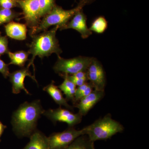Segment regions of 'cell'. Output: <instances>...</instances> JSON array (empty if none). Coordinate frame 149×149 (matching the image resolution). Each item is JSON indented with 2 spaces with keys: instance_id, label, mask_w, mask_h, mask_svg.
<instances>
[{
  "instance_id": "6da1fadb",
  "label": "cell",
  "mask_w": 149,
  "mask_h": 149,
  "mask_svg": "<svg viewBox=\"0 0 149 149\" xmlns=\"http://www.w3.org/2000/svg\"><path fill=\"white\" fill-rule=\"evenodd\" d=\"M44 111L39 100L21 104L12 117L11 124L17 136L30 137L36 130L37 121Z\"/></svg>"
},
{
  "instance_id": "7a4b0ae2",
  "label": "cell",
  "mask_w": 149,
  "mask_h": 149,
  "mask_svg": "<svg viewBox=\"0 0 149 149\" xmlns=\"http://www.w3.org/2000/svg\"><path fill=\"white\" fill-rule=\"evenodd\" d=\"M59 28L58 26H55L50 30H46L42 33L32 36V40L29 46L28 52L32 55V58L27 65L28 68L32 65L35 70L34 62L37 56L42 59L53 53H55L58 56L62 53V52L56 37Z\"/></svg>"
},
{
  "instance_id": "3957f363",
  "label": "cell",
  "mask_w": 149,
  "mask_h": 149,
  "mask_svg": "<svg viewBox=\"0 0 149 149\" xmlns=\"http://www.w3.org/2000/svg\"><path fill=\"white\" fill-rule=\"evenodd\" d=\"M86 128V135L93 142L111 139L117 133H122L124 129L123 125L113 119L110 114L99 118Z\"/></svg>"
},
{
  "instance_id": "277c9868",
  "label": "cell",
  "mask_w": 149,
  "mask_h": 149,
  "mask_svg": "<svg viewBox=\"0 0 149 149\" xmlns=\"http://www.w3.org/2000/svg\"><path fill=\"white\" fill-rule=\"evenodd\" d=\"M83 6V5L79 4L75 8L66 10L56 5L49 13L43 17L37 27L30 29L29 35L32 37L40 32L47 30L49 27L53 25L58 26L59 29H61L71 19L76 13L81 10Z\"/></svg>"
},
{
  "instance_id": "5b68a950",
  "label": "cell",
  "mask_w": 149,
  "mask_h": 149,
  "mask_svg": "<svg viewBox=\"0 0 149 149\" xmlns=\"http://www.w3.org/2000/svg\"><path fill=\"white\" fill-rule=\"evenodd\" d=\"M57 61L54 66V70L60 74L72 75L77 72L87 71L93 58L78 56L69 59L58 56Z\"/></svg>"
},
{
  "instance_id": "8992f818",
  "label": "cell",
  "mask_w": 149,
  "mask_h": 149,
  "mask_svg": "<svg viewBox=\"0 0 149 149\" xmlns=\"http://www.w3.org/2000/svg\"><path fill=\"white\" fill-rule=\"evenodd\" d=\"M86 133V127L80 130H76L74 127H68L63 132L52 133L47 137L49 149L65 148L77 138Z\"/></svg>"
},
{
  "instance_id": "52a82bcc",
  "label": "cell",
  "mask_w": 149,
  "mask_h": 149,
  "mask_svg": "<svg viewBox=\"0 0 149 149\" xmlns=\"http://www.w3.org/2000/svg\"><path fill=\"white\" fill-rule=\"evenodd\" d=\"M22 10L23 18L30 29L38 26L41 21L39 0H17Z\"/></svg>"
},
{
  "instance_id": "ba28073f",
  "label": "cell",
  "mask_w": 149,
  "mask_h": 149,
  "mask_svg": "<svg viewBox=\"0 0 149 149\" xmlns=\"http://www.w3.org/2000/svg\"><path fill=\"white\" fill-rule=\"evenodd\" d=\"M43 114L52 120L54 123L58 121L65 123L68 127H74L82 121L83 116L79 113H74L68 109L60 107L56 109L45 110Z\"/></svg>"
},
{
  "instance_id": "9c48e42d",
  "label": "cell",
  "mask_w": 149,
  "mask_h": 149,
  "mask_svg": "<svg viewBox=\"0 0 149 149\" xmlns=\"http://www.w3.org/2000/svg\"><path fill=\"white\" fill-rule=\"evenodd\" d=\"M87 77L95 90L104 91L106 84L105 73L102 65L93 58L87 70Z\"/></svg>"
},
{
  "instance_id": "30bf717a",
  "label": "cell",
  "mask_w": 149,
  "mask_h": 149,
  "mask_svg": "<svg viewBox=\"0 0 149 149\" xmlns=\"http://www.w3.org/2000/svg\"><path fill=\"white\" fill-rule=\"evenodd\" d=\"M86 17L81 10L78 11L60 30L71 29L80 33L83 39L88 38L92 34V32L87 26Z\"/></svg>"
},
{
  "instance_id": "8fae6325",
  "label": "cell",
  "mask_w": 149,
  "mask_h": 149,
  "mask_svg": "<svg viewBox=\"0 0 149 149\" xmlns=\"http://www.w3.org/2000/svg\"><path fill=\"white\" fill-rule=\"evenodd\" d=\"M29 77L37 83L34 76H32L28 68H23L10 73L8 77L12 85L13 93L15 94H19L21 91H24L26 94L30 95L25 88L24 80L26 77Z\"/></svg>"
},
{
  "instance_id": "7c38bea8",
  "label": "cell",
  "mask_w": 149,
  "mask_h": 149,
  "mask_svg": "<svg viewBox=\"0 0 149 149\" xmlns=\"http://www.w3.org/2000/svg\"><path fill=\"white\" fill-rule=\"evenodd\" d=\"M104 95V91L93 90L88 95L81 99L74 107L79 109V113L85 116L96 104L103 98Z\"/></svg>"
},
{
  "instance_id": "4fadbf2b",
  "label": "cell",
  "mask_w": 149,
  "mask_h": 149,
  "mask_svg": "<svg viewBox=\"0 0 149 149\" xmlns=\"http://www.w3.org/2000/svg\"><path fill=\"white\" fill-rule=\"evenodd\" d=\"M27 26L26 24L12 21L4 25L8 37L17 40H25L27 38Z\"/></svg>"
},
{
  "instance_id": "5bb4252c",
  "label": "cell",
  "mask_w": 149,
  "mask_h": 149,
  "mask_svg": "<svg viewBox=\"0 0 149 149\" xmlns=\"http://www.w3.org/2000/svg\"><path fill=\"white\" fill-rule=\"evenodd\" d=\"M22 149H49L47 137L36 130L30 136L29 143Z\"/></svg>"
},
{
  "instance_id": "9a60e30c",
  "label": "cell",
  "mask_w": 149,
  "mask_h": 149,
  "mask_svg": "<svg viewBox=\"0 0 149 149\" xmlns=\"http://www.w3.org/2000/svg\"><path fill=\"white\" fill-rule=\"evenodd\" d=\"M43 90L47 92L56 103L60 106H63L68 109L73 111V107L68 104L66 99L63 97L61 91L55 85L53 81L43 88Z\"/></svg>"
},
{
  "instance_id": "2e32d148",
  "label": "cell",
  "mask_w": 149,
  "mask_h": 149,
  "mask_svg": "<svg viewBox=\"0 0 149 149\" xmlns=\"http://www.w3.org/2000/svg\"><path fill=\"white\" fill-rule=\"evenodd\" d=\"M67 75L66 74H60V76L63 77L64 80L62 83L58 87L64 93L67 101L72 100L74 102L76 86L68 79Z\"/></svg>"
},
{
  "instance_id": "e0dca14e",
  "label": "cell",
  "mask_w": 149,
  "mask_h": 149,
  "mask_svg": "<svg viewBox=\"0 0 149 149\" xmlns=\"http://www.w3.org/2000/svg\"><path fill=\"white\" fill-rule=\"evenodd\" d=\"M64 149H95L94 142L89 139L86 134L77 138L68 147Z\"/></svg>"
},
{
  "instance_id": "ac0fdd59",
  "label": "cell",
  "mask_w": 149,
  "mask_h": 149,
  "mask_svg": "<svg viewBox=\"0 0 149 149\" xmlns=\"http://www.w3.org/2000/svg\"><path fill=\"white\" fill-rule=\"evenodd\" d=\"M9 58L10 59L9 65H15L21 67H23L28 61L29 54L28 52L24 51H17L15 52H9L8 53Z\"/></svg>"
},
{
  "instance_id": "d6986e66",
  "label": "cell",
  "mask_w": 149,
  "mask_h": 149,
  "mask_svg": "<svg viewBox=\"0 0 149 149\" xmlns=\"http://www.w3.org/2000/svg\"><path fill=\"white\" fill-rule=\"evenodd\" d=\"M22 15V13H21L17 12L10 9L0 7V26L13 21L14 19H17Z\"/></svg>"
},
{
  "instance_id": "ffe728a7",
  "label": "cell",
  "mask_w": 149,
  "mask_h": 149,
  "mask_svg": "<svg viewBox=\"0 0 149 149\" xmlns=\"http://www.w3.org/2000/svg\"><path fill=\"white\" fill-rule=\"evenodd\" d=\"M93 85L90 83H85L83 85L78 87L76 89L74 94V100L73 102L76 103L77 102H79L81 99L88 95L92 93L93 91Z\"/></svg>"
},
{
  "instance_id": "44dd1931",
  "label": "cell",
  "mask_w": 149,
  "mask_h": 149,
  "mask_svg": "<svg viewBox=\"0 0 149 149\" xmlns=\"http://www.w3.org/2000/svg\"><path fill=\"white\" fill-rule=\"evenodd\" d=\"M108 23L106 19L103 17H99L95 19L89 28L91 31L98 34H102L107 28Z\"/></svg>"
},
{
  "instance_id": "7402d4cb",
  "label": "cell",
  "mask_w": 149,
  "mask_h": 149,
  "mask_svg": "<svg viewBox=\"0 0 149 149\" xmlns=\"http://www.w3.org/2000/svg\"><path fill=\"white\" fill-rule=\"evenodd\" d=\"M41 18L49 13L56 5L55 0H39Z\"/></svg>"
},
{
  "instance_id": "603a6c76",
  "label": "cell",
  "mask_w": 149,
  "mask_h": 149,
  "mask_svg": "<svg viewBox=\"0 0 149 149\" xmlns=\"http://www.w3.org/2000/svg\"><path fill=\"white\" fill-rule=\"evenodd\" d=\"M8 41L6 36L1 35L0 32V57L1 56L8 54L9 52L8 49Z\"/></svg>"
},
{
  "instance_id": "cb8c5ba5",
  "label": "cell",
  "mask_w": 149,
  "mask_h": 149,
  "mask_svg": "<svg viewBox=\"0 0 149 149\" xmlns=\"http://www.w3.org/2000/svg\"><path fill=\"white\" fill-rule=\"evenodd\" d=\"M19 6L17 2V0H0V7L6 9H10Z\"/></svg>"
},
{
  "instance_id": "d4e9b609",
  "label": "cell",
  "mask_w": 149,
  "mask_h": 149,
  "mask_svg": "<svg viewBox=\"0 0 149 149\" xmlns=\"http://www.w3.org/2000/svg\"><path fill=\"white\" fill-rule=\"evenodd\" d=\"M0 72L5 78H7L9 75V68L8 64H6L0 58Z\"/></svg>"
},
{
  "instance_id": "484cf974",
  "label": "cell",
  "mask_w": 149,
  "mask_h": 149,
  "mask_svg": "<svg viewBox=\"0 0 149 149\" xmlns=\"http://www.w3.org/2000/svg\"><path fill=\"white\" fill-rule=\"evenodd\" d=\"M7 128V126L6 125H3L2 122L0 121V142H1V138L2 135L4 131L5 130L6 128Z\"/></svg>"
},
{
  "instance_id": "4316f807",
  "label": "cell",
  "mask_w": 149,
  "mask_h": 149,
  "mask_svg": "<svg viewBox=\"0 0 149 149\" xmlns=\"http://www.w3.org/2000/svg\"><path fill=\"white\" fill-rule=\"evenodd\" d=\"M91 1V0H81L80 4L84 6L85 4Z\"/></svg>"
}]
</instances>
